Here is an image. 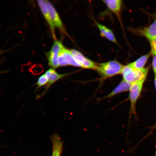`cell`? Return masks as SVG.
I'll return each mask as SVG.
<instances>
[{
    "label": "cell",
    "instance_id": "cell-17",
    "mask_svg": "<svg viewBox=\"0 0 156 156\" xmlns=\"http://www.w3.org/2000/svg\"><path fill=\"white\" fill-rule=\"evenodd\" d=\"M149 41L151 48L150 52L153 55H156V38Z\"/></svg>",
    "mask_w": 156,
    "mask_h": 156
},
{
    "label": "cell",
    "instance_id": "cell-12",
    "mask_svg": "<svg viewBox=\"0 0 156 156\" xmlns=\"http://www.w3.org/2000/svg\"><path fill=\"white\" fill-rule=\"evenodd\" d=\"M52 143V156H61L63 149V143L60 138L56 134L51 137Z\"/></svg>",
    "mask_w": 156,
    "mask_h": 156
},
{
    "label": "cell",
    "instance_id": "cell-3",
    "mask_svg": "<svg viewBox=\"0 0 156 156\" xmlns=\"http://www.w3.org/2000/svg\"><path fill=\"white\" fill-rule=\"evenodd\" d=\"M146 79H143L132 84L129 90V98L130 101L129 118L132 114L136 116L135 106L136 102L141 92L144 83Z\"/></svg>",
    "mask_w": 156,
    "mask_h": 156
},
{
    "label": "cell",
    "instance_id": "cell-11",
    "mask_svg": "<svg viewBox=\"0 0 156 156\" xmlns=\"http://www.w3.org/2000/svg\"><path fill=\"white\" fill-rule=\"evenodd\" d=\"M132 84L122 79L111 93L102 99L111 98L120 93L129 91Z\"/></svg>",
    "mask_w": 156,
    "mask_h": 156
},
{
    "label": "cell",
    "instance_id": "cell-4",
    "mask_svg": "<svg viewBox=\"0 0 156 156\" xmlns=\"http://www.w3.org/2000/svg\"><path fill=\"white\" fill-rule=\"evenodd\" d=\"M58 67L72 66L81 67L79 64L75 61L70 50L64 47L59 52L57 58Z\"/></svg>",
    "mask_w": 156,
    "mask_h": 156
},
{
    "label": "cell",
    "instance_id": "cell-5",
    "mask_svg": "<svg viewBox=\"0 0 156 156\" xmlns=\"http://www.w3.org/2000/svg\"><path fill=\"white\" fill-rule=\"evenodd\" d=\"M64 47L60 41L55 40L54 42L47 55L49 65L51 68L55 69L59 67L57 58L59 52Z\"/></svg>",
    "mask_w": 156,
    "mask_h": 156
},
{
    "label": "cell",
    "instance_id": "cell-21",
    "mask_svg": "<svg viewBox=\"0 0 156 156\" xmlns=\"http://www.w3.org/2000/svg\"><path fill=\"white\" fill-rule=\"evenodd\" d=\"M156 126V122H155V125L154 126V127H155ZM154 127L153 128H154Z\"/></svg>",
    "mask_w": 156,
    "mask_h": 156
},
{
    "label": "cell",
    "instance_id": "cell-15",
    "mask_svg": "<svg viewBox=\"0 0 156 156\" xmlns=\"http://www.w3.org/2000/svg\"><path fill=\"white\" fill-rule=\"evenodd\" d=\"M151 54L150 52L142 56L134 62L130 63L129 64L132 67L135 69H142L144 68V66Z\"/></svg>",
    "mask_w": 156,
    "mask_h": 156
},
{
    "label": "cell",
    "instance_id": "cell-7",
    "mask_svg": "<svg viewBox=\"0 0 156 156\" xmlns=\"http://www.w3.org/2000/svg\"><path fill=\"white\" fill-rule=\"evenodd\" d=\"M44 1L54 26L58 28L61 32L66 34L63 23L57 12L49 1Z\"/></svg>",
    "mask_w": 156,
    "mask_h": 156
},
{
    "label": "cell",
    "instance_id": "cell-18",
    "mask_svg": "<svg viewBox=\"0 0 156 156\" xmlns=\"http://www.w3.org/2000/svg\"><path fill=\"white\" fill-rule=\"evenodd\" d=\"M152 66L154 72L156 75V55H153Z\"/></svg>",
    "mask_w": 156,
    "mask_h": 156
},
{
    "label": "cell",
    "instance_id": "cell-20",
    "mask_svg": "<svg viewBox=\"0 0 156 156\" xmlns=\"http://www.w3.org/2000/svg\"><path fill=\"white\" fill-rule=\"evenodd\" d=\"M155 156H156V144L155 145Z\"/></svg>",
    "mask_w": 156,
    "mask_h": 156
},
{
    "label": "cell",
    "instance_id": "cell-14",
    "mask_svg": "<svg viewBox=\"0 0 156 156\" xmlns=\"http://www.w3.org/2000/svg\"><path fill=\"white\" fill-rule=\"evenodd\" d=\"M45 74L49 79L48 88L57 81L69 74V73H58L52 68L47 70Z\"/></svg>",
    "mask_w": 156,
    "mask_h": 156
},
{
    "label": "cell",
    "instance_id": "cell-13",
    "mask_svg": "<svg viewBox=\"0 0 156 156\" xmlns=\"http://www.w3.org/2000/svg\"><path fill=\"white\" fill-rule=\"evenodd\" d=\"M96 23L100 31L101 36L105 38L109 41L118 44L114 33L110 29L98 22H96Z\"/></svg>",
    "mask_w": 156,
    "mask_h": 156
},
{
    "label": "cell",
    "instance_id": "cell-19",
    "mask_svg": "<svg viewBox=\"0 0 156 156\" xmlns=\"http://www.w3.org/2000/svg\"><path fill=\"white\" fill-rule=\"evenodd\" d=\"M155 88L156 91V75L155 76Z\"/></svg>",
    "mask_w": 156,
    "mask_h": 156
},
{
    "label": "cell",
    "instance_id": "cell-1",
    "mask_svg": "<svg viewBox=\"0 0 156 156\" xmlns=\"http://www.w3.org/2000/svg\"><path fill=\"white\" fill-rule=\"evenodd\" d=\"M124 66L116 60L96 64L95 70L101 79H105L121 74Z\"/></svg>",
    "mask_w": 156,
    "mask_h": 156
},
{
    "label": "cell",
    "instance_id": "cell-9",
    "mask_svg": "<svg viewBox=\"0 0 156 156\" xmlns=\"http://www.w3.org/2000/svg\"><path fill=\"white\" fill-rule=\"evenodd\" d=\"M137 32L146 38L149 41L156 38V18L149 26L140 30Z\"/></svg>",
    "mask_w": 156,
    "mask_h": 156
},
{
    "label": "cell",
    "instance_id": "cell-6",
    "mask_svg": "<svg viewBox=\"0 0 156 156\" xmlns=\"http://www.w3.org/2000/svg\"><path fill=\"white\" fill-rule=\"evenodd\" d=\"M75 61L81 67L84 68L95 70L96 64L86 57L81 53L75 49L70 50Z\"/></svg>",
    "mask_w": 156,
    "mask_h": 156
},
{
    "label": "cell",
    "instance_id": "cell-8",
    "mask_svg": "<svg viewBox=\"0 0 156 156\" xmlns=\"http://www.w3.org/2000/svg\"><path fill=\"white\" fill-rule=\"evenodd\" d=\"M37 3L42 14L49 25L53 37L54 38H55L54 25L51 20L45 1L38 0Z\"/></svg>",
    "mask_w": 156,
    "mask_h": 156
},
{
    "label": "cell",
    "instance_id": "cell-16",
    "mask_svg": "<svg viewBox=\"0 0 156 156\" xmlns=\"http://www.w3.org/2000/svg\"><path fill=\"white\" fill-rule=\"evenodd\" d=\"M49 79L46 75L44 73L40 76L38 79L36 84L38 88L42 87L48 83Z\"/></svg>",
    "mask_w": 156,
    "mask_h": 156
},
{
    "label": "cell",
    "instance_id": "cell-10",
    "mask_svg": "<svg viewBox=\"0 0 156 156\" xmlns=\"http://www.w3.org/2000/svg\"><path fill=\"white\" fill-rule=\"evenodd\" d=\"M122 1L121 0H105L103 1L107 8L116 15L120 22L121 23L120 19Z\"/></svg>",
    "mask_w": 156,
    "mask_h": 156
},
{
    "label": "cell",
    "instance_id": "cell-22",
    "mask_svg": "<svg viewBox=\"0 0 156 156\" xmlns=\"http://www.w3.org/2000/svg\"><path fill=\"white\" fill-rule=\"evenodd\" d=\"M154 128L155 129V130H156V126Z\"/></svg>",
    "mask_w": 156,
    "mask_h": 156
},
{
    "label": "cell",
    "instance_id": "cell-2",
    "mask_svg": "<svg viewBox=\"0 0 156 156\" xmlns=\"http://www.w3.org/2000/svg\"><path fill=\"white\" fill-rule=\"evenodd\" d=\"M148 70V68H144L141 69H135L132 67L129 64L124 66L121 74L123 79L128 83L133 84L146 79Z\"/></svg>",
    "mask_w": 156,
    "mask_h": 156
}]
</instances>
